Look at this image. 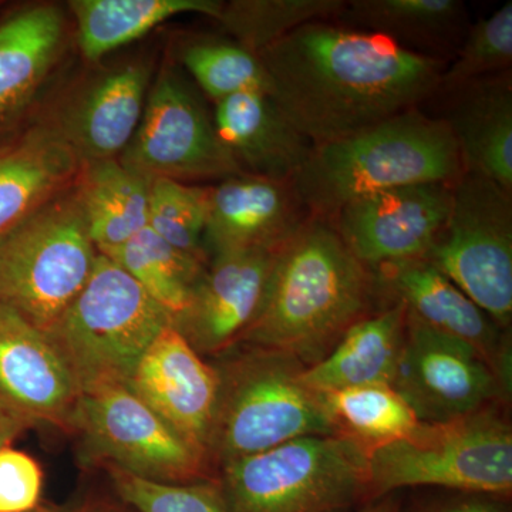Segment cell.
Masks as SVG:
<instances>
[{
    "label": "cell",
    "instance_id": "obj_25",
    "mask_svg": "<svg viewBox=\"0 0 512 512\" xmlns=\"http://www.w3.org/2000/svg\"><path fill=\"white\" fill-rule=\"evenodd\" d=\"M66 19L55 5L20 9L0 22V126L45 82L62 52Z\"/></svg>",
    "mask_w": 512,
    "mask_h": 512
},
{
    "label": "cell",
    "instance_id": "obj_20",
    "mask_svg": "<svg viewBox=\"0 0 512 512\" xmlns=\"http://www.w3.org/2000/svg\"><path fill=\"white\" fill-rule=\"evenodd\" d=\"M212 120L239 168L255 177L291 184L313 148L264 90H248L217 101Z\"/></svg>",
    "mask_w": 512,
    "mask_h": 512
},
{
    "label": "cell",
    "instance_id": "obj_27",
    "mask_svg": "<svg viewBox=\"0 0 512 512\" xmlns=\"http://www.w3.org/2000/svg\"><path fill=\"white\" fill-rule=\"evenodd\" d=\"M218 0H73L77 40L86 59L96 62L113 50L133 43L161 23L185 13L218 19Z\"/></svg>",
    "mask_w": 512,
    "mask_h": 512
},
{
    "label": "cell",
    "instance_id": "obj_3",
    "mask_svg": "<svg viewBox=\"0 0 512 512\" xmlns=\"http://www.w3.org/2000/svg\"><path fill=\"white\" fill-rule=\"evenodd\" d=\"M463 173L447 124L419 109L313 147L291 187L309 217L332 220L348 202L403 185L447 183Z\"/></svg>",
    "mask_w": 512,
    "mask_h": 512
},
{
    "label": "cell",
    "instance_id": "obj_35",
    "mask_svg": "<svg viewBox=\"0 0 512 512\" xmlns=\"http://www.w3.org/2000/svg\"><path fill=\"white\" fill-rule=\"evenodd\" d=\"M43 471L35 458L0 448V512H35L42 501Z\"/></svg>",
    "mask_w": 512,
    "mask_h": 512
},
{
    "label": "cell",
    "instance_id": "obj_19",
    "mask_svg": "<svg viewBox=\"0 0 512 512\" xmlns=\"http://www.w3.org/2000/svg\"><path fill=\"white\" fill-rule=\"evenodd\" d=\"M148 79L143 64L104 74L67 107L53 128L82 163L119 160L143 119Z\"/></svg>",
    "mask_w": 512,
    "mask_h": 512
},
{
    "label": "cell",
    "instance_id": "obj_6",
    "mask_svg": "<svg viewBox=\"0 0 512 512\" xmlns=\"http://www.w3.org/2000/svg\"><path fill=\"white\" fill-rule=\"evenodd\" d=\"M369 498L406 487L463 494L512 491V431L491 406L443 423H417L409 434L367 454Z\"/></svg>",
    "mask_w": 512,
    "mask_h": 512
},
{
    "label": "cell",
    "instance_id": "obj_15",
    "mask_svg": "<svg viewBox=\"0 0 512 512\" xmlns=\"http://www.w3.org/2000/svg\"><path fill=\"white\" fill-rule=\"evenodd\" d=\"M276 249H251L211 258L174 328L198 355L218 357L244 338L264 302Z\"/></svg>",
    "mask_w": 512,
    "mask_h": 512
},
{
    "label": "cell",
    "instance_id": "obj_1",
    "mask_svg": "<svg viewBox=\"0 0 512 512\" xmlns=\"http://www.w3.org/2000/svg\"><path fill=\"white\" fill-rule=\"evenodd\" d=\"M258 57L275 106L313 147L419 109L440 92L447 66L328 20L293 30Z\"/></svg>",
    "mask_w": 512,
    "mask_h": 512
},
{
    "label": "cell",
    "instance_id": "obj_38",
    "mask_svg": "<svg viewBox=\"0 0 512 512\" xmlns=\"http://www.w3.org/2000/svg\"><path fill=\"white\" fill-rule=\"evenodd\" d=\"M32 429L28 423L0 409V448L8 447L23 431Z\"/></svg>",
    "mask_w": 512,
    "mask_h": 512
},
{
    "label": "cell",
    "instance_id": "obj_39",
    "mask_svg": "<svg viewBox=\"0 0 512 512\" xmlns=\"http://www.w3.org/2000/svg\"><path fill=\"white\" fill-rule=\"evenodd\" d=\"M355 512H400L399 507L393 503V501H380V503L367 505V507L362 508V510H357Z\"/></svg>",
    "mask_w": 512,
    "mask_h": 512
},
{
    "label": "cell",
    "instance_id": "obj_5",
    "mask_svg": "<svg viewBox=\"0 0 512 512\" xmlns=\"http://www.w3.org/2000/svg\"><path fill=\"white\" fill-rule=\"evenodd\" d=\"M369 450L340 434L286 441L218 468L228 512H348L369 498Z\"/></svg>",
    "mask_w": 512,
    "mask_h": 512
},
{
    "label": "cell",
    "instance_id": "obj_37",
    "mask_svg": "<svg viewBox=\"0 0 512 512\" xmlns=\"http://www.w3.org/2000/svg\"><path fill=\"white\" fill-rule=\"evenodd\" d=\"M466 495L467 497H457L430 505L427 510L421 512H508L503 503L490 495Z\"/></svg>",
    "mask_w": 512,
    "mask_h": 512
},
{
    "label": "cell",
    "instance_id": "obj_31",
    "mask_svg": "<svg viewBox=\"0 0 512 512\" xmlns=\"http://www.w3.org/2000/svg\"><path fill=\"white\" fill-rule=\"evenodd\" d=\"M208 190L168 178L151 180L148 227L171 247L208 262L202 245Z\"/></svg>",
    "mask_w": 512,
    "mask_h": 512
},
{
    "label": "cell",
    "instance_id": "obj_11",
    "mask_svg": "<svg viewBox=\"0 0 512 512\" xmlns=\"http://www.w3.org/2000/svg\"><path fill=\"white\" fill-rule=\"evenodd\" d=\"M150 180H205L244 174L215 130L200 97L173 70L147 94L136 136L120 158Z\"/></svg>",
    "mask_w": 512,
    "mask_h": 512
},
{
    "label": "cell",
    "instance_id": "obj_36",
    "mask_svg": "<svg viewBox=\"0 0 512 512\" xmlns=\"http://www.w3.org/2000/svg\"><path fill=\"white\" fill-rule=\"evenodd\" d=\"M35 512H137L113 490H82L60 504L43 503Z\"/></svg>",
    "mask_w": 512,
    "mask_h": 512
},
{
    "label": "cell",
    "instance_id": "obj_23",
    "mask_svg": "<svg viewBox=\"0 0 512 512\" xmlns=\"http://www.w3.org/2000/svg\"><path fill=\"white\" fill-rule=\"evenodd\" d=\"M338 19L346 28L387 37L444 63L456 55L470 28L460 0H352Z\"/></svg>",
    "mask_w": 512,
    "mask_h": 512
},
{
    "label": "cell",
    "instance_id": "obj_34",
    "mask_svg": "<svg viewBox=\"0 0 512 512\" xmlns=\"http://www.w3.org/2000/svg\"><path fill=\"white\" fill-rule=\"evenodd\" d=\"M110 487L137 512H228L217 480L167 484L106 467Z\"/></svg>",
    "mask_w": 512,
    "mask_h": 512
},
{
    "label": "cell",
    "instance_id": "obj_22",
    "mask_svg": "<svg viewBox=\"0 0 512 512\" xmlns=\"http://www.w3.org/2000/svg\"><path fill=\"white\" fill-rule=\"evenodd\" d=\"M83 163L53 127L0 147V237L74 187Z\"/></svg>",
    "mask_w": 512,
    "mask_h": 512
},
{
    "label": "cell",
    "instance_id": "obj_30",
    "mask_svg": "<svg viewBox=\"0 0 512 512\" xmlns=\"http://www.w3.org/2000/svg\"><path fill=\"white\" fill-rule=\"evenodd\" d=\"M345 0H238L222 5L221 25L258 56L293 30L338 18Z\"/></svg>",
    "mask_w": 512,
    "mask_h": 512
},
{
    "label": "cell",
    "instance_id": "obj_8",
    "mask_svg": "<svg viewBox=\"0 0 512 512\" xmlns=\"http://www.w3.org/2000/svg\"><path fill=\"white\" fill-rule=\"evenodd\" d=\"M97 254L70 188L0 237V303L49 333L89 281Z\"/></svg>",
    "mask_w": 512,
    "mask_h": 512
},
{
    "label": "cell",
    "instance_id": "obj_32",
    "mask_svg": "<svg viewBox=\"0 0 512 512\" xmlns=\"http://www.w3.org/2000/svg\"><path fill=\"white\" fill-rule=\"evenodd\" d=\"M185 69L202 92L217 101L248 90L268 93V76L259 57L238 43L204 40L185 47Z\"/></svg>",
    "mask_w": 512,
    "mask_h": 512
},
{
    "label": "cell",
    "instance_id": "obj_2",
    "mask_svg": "<svg viewBox=\"0 0 512 512\" xmlns=\"http://www.w3.org/2000/svg\"><path fill=\"white\" fill-rule=\"evenodd\" d=\"M375 289V274L357 261L332 221L306 218L279 248L264 302L239 345L315 365L367 316Z\"/></svg>",
    "mask_w": 512,
    "mask_h": 512
},
{
    "label": "cell",
    "instance_id": "obj_28",
    "mask_svg": "<svg viewBox=\"0 0 512 512\" xmlns=\"http://www.w3.org/2000/svg\"><path fill=\"white\" fill-rule=\"evenodd\" d=\"M103 255L123 268L173 319L184 311L192 288L208 266L171 247L150 227Z\"/></svg>",
    "mask_w": 512,
    "mask_h": 512
},
{
    "label": "cell",
    "instance_id": "obj_26",
    "mask_svg": "<svg viewBox=\"0 0 512 512\" xmlns=\"http://www.w3.org/2000/svg\"><path fill=\"white\" fill-rule=\"evenodd\" d=\"M151 180L119 160L83 163L74 184L87 232L100 254L148 227Z\"/></svg>",
    "mask_w": 512,
    "mask_h": 512
},
{
    "label": "cell",
    "instance_id": "obj_12",
    "mask_svg": "<svg viewBox=\"0 0 512 512\" xmlns=\"http://www.w3.org/2000/svg\"><path fill=\"white\" fill-rule=\"evenodd\" d=\"M392 389L421 423L460 419L508 393L473 346L430 328L407 311Z\"/></svg>",
    "mask_w": 512,
    "mask_h": 512
},
{
    "label": "cell",
    "instance_id": "obj_18",
    "mask_svg": "<svg viewBox=\"0 0 512 512\" xmlns=\"http://www.w3.org/2000/svg\"><path fill=\"white\" fill-rule=\"evenodd\" d=\"M305 221L291 184L235 175L208 190L202 245L212 258L281 248Z\"/></svg>",
    "mask_w": 512,
    "mask_h": 512
},
{
    "label": "cell",
    "instance_id": "obj_14",
    "mask_svg": "<svg viewBox=\"0 0 512 512\" xmlns=\"http://www.w3.org/2000/svg\"><path fill=\"white\" fill-rule=\"evenodd\" d=\"M79 383L46 332L0 303V409L30 427L72 429Z\"/></svg>",
    "mask_w": 512,
    "mask_h": 512
},
{
    "label": "cell",
    "instance_id": "obj_16",
    "mask_svg": "<svg viewBox=\"0 0 512 512\" xmlns=\"http://www.w3.org/2000/svg\"><path fill=\"white\" fill-rule=\"evenodd\" d=\"M124 384L207 457L220 382L214 365L205 362L174 325L151 343Z\"/></svg>",
    "mask_w": 512,
    "mask_h": 512
},
{
    "label": "cell",
    "instance_id": "obj_33",
    "mask_svg": "<svg viewBox=\"0 0 512 512\" xmlns=\"http://www.w3.org/2000/svg\"><path fill=\"white\" fill-rule=\"evenodd\" d=\"M512 63V2L468 28L463 42L441 74L440 92L461 87L493 74L510 72Z\"/></svg>",
    "mask_w": 512,
    "mask_h": 512
},
{
    "label": "cell",
    "instance_id": "obj_24",
    "mask_svg": "<svg viewBox=\"0 0 512 512\" xmlns=\"http://www.w3.org/2000/svg\"><path fill=\"white\" fill-rule=\"evenodd\" d=\"M404 332L402 303L365 316L350 326L328 355L303 369V383L320 396L348 387L392 386Z\"/></svg>",
    "mask_w": 512,
    "mask_h": 512
},
{
    "label": "cell",
    "instance_id": "obj_17",
    "mask_svg": "<svg viewBox=\"0 0 512 512\" xmlns=\"http://www.w3.org/2000/svg\"><path fill=\"white\" fill-rule=\"evenodd\" d=\"M376 285L430 328L473 346L510 393L511 350L501 328L476 303L424 258L379 266Z\"/></svg>",
    "mask_w": 512,
    "mask_h": 512
},
{
    "label": "cell",
    "instance_id": "obj_13",
    "mask_svg": "<svg viewBox=\"0 0 512 512\" xmlns=\"http://www.w3.org/2000/svg\"><path fill=\"white\" fill-rule=\"evenodd\" d=\"M451 187L427 183L373 192L343 205L330 221L349 251L370 271L424 258L446 224Z\"/></svg>",
    "mask_w": 512,
    "mask_h": 512
},
{
    "label": "cell",
    "instance_id": "obj_9",
    "mask_svg": "<svg viewBox=\"0 0 512 512\" xmlns=\"http://www.w3.org/2000/svg\"><path fill=\"white\" fill-rule=\"evenodd\" d=\"M424 259L500 328L512 318V200L483 175L463 171L451 187L446 224Z\"/></svg>",
    "mask_w": 512,
    "mask_h": 512
},
{
    "label": "cell",
    "instance_id": "obj_4",
    "mask_svg": "<svg viewBox=\"0 0 512 512\" xmlns=\"http://www.w3.org/2000/svg\"><path fill=\"white\" fill-rule=\"evenodd\" d=\"M212 365L220 386L208 464L220 468L299 437L336 434L322 396L303 383L305 366L293 357L238 345Z\"/></svg>",
    "mask_w": 512,
    "mask_h": 512
},
{
    "label": "cell",
    "instance_id": "obj_7",
    "mask_svg": "<svg viewBox=\"0 0 512 512\" xmlns=\"http://www.w3.org/2000/svg\"><path fill=\"white\" fill-rule=\"evenodd\" d=\"M173 316L109 256L97 254L89 281L47 335L80 390L124 384Z\"/></svg>",
    "mask_w": 512,
    "mask_h": 512
},
{
    "label": "cell",
    "instance_id": "obj_21",
    "mask_svg": "<svg viewBox=\"0 0 512 512\" xmlns=\"http://www.w3.org/2000/svg\"><path fill=\"white\" fill-rule=\"evenodd\" d=\"M441 120L451 131L463 171L512 192V83L504 72L448 93Z\"/></svg>",
    "mask_w": 512,
    "mask_h": 512
},
{
    "label": "cell",
    "instance_id": "obj_29",
    "mask_svg": "<svg viewBox=\"0 0 512 512\" xmlns=\"http://www.w3.org/2000/svg\"><path fill=\"white\" fill-rule=\"evenodd\" d=\"M336 434L367 450L406 436L419 420L392 386H359L322 394Z\"/></svg>",
    "mask_w": 512,
    "mask_h": 512
},
{
    "label": "cell",
    "instance_id": "obj_10",
    "mask_svg": "<svg viewBox=\"0 0 512 512\" xmlns=\"http://www.w3.org/2000/svg\"><path fill=\"white\" fill-rule=\"evenodd\" d=\"M70 433L79 439L86 466L119 468L167 484L212 478L207 457L175 433L126 384L84 390Z\"/></svg>",
    "mask_w": 512,
    "mask_h": 512
}]
</instances>
